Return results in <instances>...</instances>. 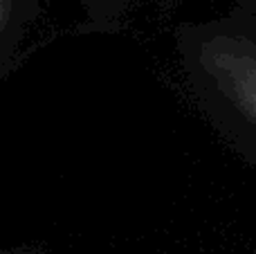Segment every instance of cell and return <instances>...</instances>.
<instances>
[{
  "label": "cell",
  "mask_w": 256,
  "mask_h": 254,
  "mask_svg": "<svg viewBox=\"0 0 256 254\" xmlns=\"http://www.w3.org/2000/svg\"><path fill=\"white\" fill-rule=\"evenodd\" d=\"M202 68L225 99L256 124V43L218 36L204 43Z\"/></svg>",
  "instance_id": "6da1fadb"
},
{
  "label": "cell",
  "mask_w": 256,
  "mask_h": 254,
  "mask_svg": "<svg viewBox=\"0 0 256 254\" xmlns=\"http://www.w3.org/2000/svg\"><path fill=\"white\" fill-rule=\"evenodd\" d=\"M9 7H12V0H0V34H2V30H4V22H7Z\"/></svg>",
  "instance_id": "7a4b0ae2"
},
{
  "label": "cell",
  "mask_w": 256,
  "mask_h": 254,
  "mask_svg": "<svg viewBox=\"0 0 256 254\" xmlns=\"http://www.w3.org/2000/svg\"><path fill=\"white\" fill-rule=\"evenodd\" d=\"M90 2H94V4H106V2H117V0H90Z\"/></svg>",
  "instance_id": "3957f363"
}]
</instances>
